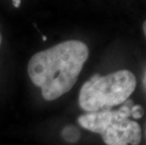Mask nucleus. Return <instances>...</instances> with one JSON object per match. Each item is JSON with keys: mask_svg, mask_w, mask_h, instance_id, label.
<instances>
[{"mask_svg": "<svg viewBox=\"0 0 146 145\" xmlns=\"http://www.w3.org/2000/svg\"><path fill=\"white\" fill-rule=\"evenodd\" d=\"M144 114V109L141 105H134L131 109V118L141 119Z\"/></svg>", "mask_w": 146, "mask_h": 145, "instance_id": "nucleus-5", "label": "nucleus"}, {"mask_svg": "<svg viewBox=\"0 0 146 145\" xmlns=\"http://www.w3.org/2000/svg\"><path fill=\"white\" fill-rule=\"evenodd\" d=\"M142 29H143V33H144V36L146 38V21L143 23V26H142Z\"/></svg>", "mask_w": 146, "mask_h": 145, "instance_id": "nucleus-7", "label": "nucleus"}, {"mask_svg": "<svg viewBox=\"0 0 146 145\" xmlns=\"http://www.w3.org/2000/svg\"><path fill=\"white\" fill-rule=\"evenodd\" d=\"M88 58L87 44L71 40L36 53L29 61L27 73L41 88L43 99L54 101L71 91Z\"/></svg>", "mask_w": 146, "mask_h": 145, "instance_id": "nucleus-1", "label": "nucleus"}, {"mask_svg": "<svg viewBox=\"0 0 146 145\" xmlns=\"http://www.w3.org/2000/svg\"><path fill=\"white\" fill-rule=\"evenodd\" d=\"M1 42H2V34L0 32V45H1Z\"/></svg>", "mask_w": 146, "mask_h": 145, "instance_id": "nucleus-8", "label": "nucleus"}, {"mask_svg": "<svg viewBox=\"0 0 146 145\" xmlns=\"http://www.w3.org/2000/svg\"><path fill=\"white\" fill-rule=\"evenodd\" d=\"M136 86L135 75L128 70H120L104 76L95 73L80 89L79 106L87 113L111 109L128 100Z\"/></svg>", "mask_w": 146, "mask_h": 145, "instance_id": "nucleus-2", "label": "nucleus"}, {"mask_svg": "<svg viewBox=\"0 0 146 145\" xmlns=\"http://www.w3.org/2000/svg\"><path fill=\"white\" fill-rule=\"evenodd\" d=\"M133 106V101L128 99L119 109L80 115L77 122L87 130L101 135L107 145H139L142 138V131L141 125L130 119Z\"/></svg>", "mask_w": 146, "mask_h": 145, "instance_id": "nucleus-3", "label": "nucleus"}, {"mask_svg": "<svg viewBox=\"0 0 146 145\" xmlns=\"http://www.w3.org/2000/svg\"><path fill=\"white\" fill-rule=\"evenodd\" d=\"M46 39H47V38H46L45 36H42V40H43V41H46Z\"/></svg>", "mask_w": 146, "mask_h": 145, "instance_id": "nucleus-9", "label": "nucleus"}, {"mask_svg": "<svg viewBox=\"0 0 146 145\" xmlns=\"http://www.w3.org/2000/svg\"><path fill=\"white\" fill-rule=\"evenodd\" d=\"M144 83H145V85H146V75H145V78H144Z\"/></svg>", "mask_w": 146, "mask_h": 145, "instance_id": "nucleus-10", "label": "nucleus"}, {"mask_svg": "<svg viewBox=\"0 0 146 145\" xmlns=\"http://www.w3.org/2000/svg\"><path fill=\"white\" fill-rule=\"evenodd\" d=\"M21 1H20V0H14V1H13V6H14V7L15 8H19L20 7V5H21Z\"/></svg>", "mask_w": 146, "mask_h": 145, "instance_id": "nucleus-6", "label": "nucleus"}, {"mask_svg": "<svg viewBox=\"0 0 146 145\" xmlns=\"http://www.w3.org/2000/svg\"><path fill=\"white\" fill-rule=\"evenodd\" d=\"M61 136L65 140L68 142H76L79 140L80 138V132L76 127L73 125L65 126L61 131Z\"/></svg>", "mask_w": 146, "mask_h": 145, "instance_id": "nucleus-4", "label": "nucleus"}]
</instances>
